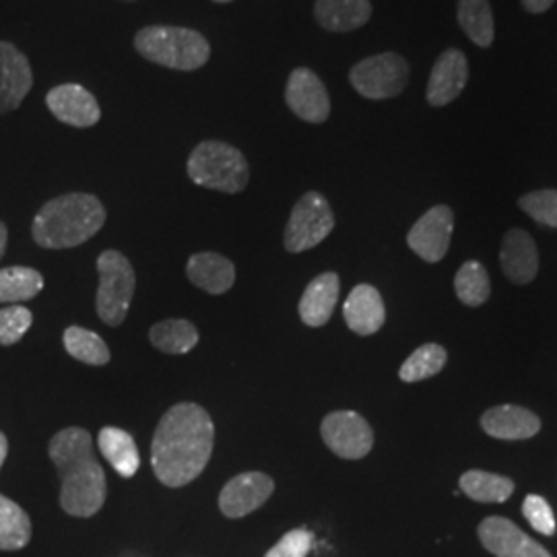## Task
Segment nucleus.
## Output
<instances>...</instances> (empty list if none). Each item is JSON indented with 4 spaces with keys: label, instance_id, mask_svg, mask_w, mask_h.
Wrapping results in <instances>:
<instances>
[{
    "label": "nucleus",
    "instance_id": "4468645a",
    "mask_svg": "<svg viewBox=\"0 0 557 557\" xmlns=\"http://www.w3.org/2000/svg\"><path fill=\"white\" fill-rule=\"evenodd\" d=\"M469 83V62L462 50L448 48L432 66L425 100L434 108L448 106L457 100Z\"/></svg>",
    "mask_w": 557,
    "mask_h": 557
},
{
    "label": "nucleus",
    "instance_id": "2eb2a0df",
    "mask_svg": "<svg viewBox=\"0 0 557 557\" xmlns=\"http://www.w3.org/2000/svg\"><path fill=\"white\" fill-rule=\"evenodd\" d=\"M34 87L29 60L17 46L0 41V114L17 110Z\"/></svg>",
    "mask_w": 557,
    "mask_h": 557
},
{
    "label": "nucleus",
    "instance_id": "c85d7f7f",
    "mask_svg": "<svg viewBox=\"0 0 557 557\" xmlns=\"http://www.w3.org/2000/svg\"><path fill=\"white\" fill-rule=\"evenodd\" d=\"M446 349L436 343H425L418 347L409 358L405 359V363L398 370V379L403 382H421V380L432 379L440 374L446 366Z\"/></svg>",
    "mask_w": 557,
    "mask_h": 557
},
{
    "label": "nucleus",
    "instance_id": "cd10ccee",
    "mask_svg": "<svg viewBox=\"0 0 557 557\" xmlns=\"http://www.w3.org/2000/svg\"><path fill=\"white\" fill-rule=\"evenodd\" d=\"M44 289V277L29 267H9L0 271V304H17L36 298Z\"/></svg>",
    "mask_w": 557,
    "mask_h": 557
},
{
    "label": "nucleus",
    "instance_id": "39448f33",
    "mask_svg": "<svg viewBox=\"0 0 557 557\" xmlns=\"http://www.w3.org/2000/svg\"><path fill=\"white\" fill-rule=\"evenodd\" d=\"M186 170L197 186L225 195H238L250 180V168L244 153L223 140H205L197 145Z\"/></svg>",
    "mask_w": 557,
    "mask_h": 557
},
{
    "label": "nucleus",
    "instance_id": "72a5a7b5",
    "mask_svg": "<svg viewBox=\"0 0 557 557\" xmlns=\"http://www.w3.org/2000/svg\"><path fill=\"white\" fill-rule=\"evenodd\" d=\"M522 515L541 535L552 537L556 533V517H554V510L547 504V499L535 496V494L527 496L522 502Z\"/></svg>",
    "mask_w": 557,
    "mask_h": 557
},
{
    "label": "nucleus",
    "instance_id": "c756f323",
    "mask_svg": "<svg viewBox=\"0 0 557 557\" xmlns=\"http://www.w3.org/2000/svg\"><path fill=\"white\" fill-rule=\"evenodd\" d=\"M455 292L465 306H471V308L483 306L492 294L490 275H487L485 267L478 260H467L458 269L457 277H455Z\"/></svg>",
    "mask_w": 557,
    "mask_h": 557
},
{
    "label": "nucleus",
    "instance_id": "4c0bfd02",
    "mask_svg": "<svg viewBox=\"0 0 557 557\" xmlns=\"http://www.w3.org/2000/svg\"><path fill=\"white\" fill-rule=\"evenodd\" d=\"M7 242H9V232H7V225L0 221V259L4 257V250H7Z\"/></svg>",
    "mask_w": 557,
    "mask_h": 557
},
{
    "label": "nucleus",
    "instance_id": "f257e3e1",
    "mask_svg": "<svg viewBox=\"0 0 557 557\" xmlns=\"http://www.w3.org/2000/svg\"><path fill=\"white\" fill-rule=\"evenodd\" d=\"M215 442L211 416L195 403L174 405L156 430L151 467L163 485L184 487L205 471Z\"/></svg>",
    "mask_w": 557,
    "mask_h": 557
},
{
    "label": "nucleus",
    "instance_id": "6e6552de",
    "mask_svg": "<svg viewBox=\"0 0 557 557\" xmlns=\"http://www.w3.org/2000/svg\"><path fill=\"white\" fill-rule=\"evenodd\" d=\"M335 230V215L320 193H306L296 202L287 227H285V248L294 255L312 250L320 242L329 238Z\"/></svg>",
    "mask_w": 557,
    "mask_h": 557
},
{
    "label": "nucleus",
    "instance_id": "f3484780",
    "mask_svg": "<svg viewBox=\"0 0 557 557\" xmlns=\"http://www.w3.org/2000/svg\"><path fill=\"white\" fill-rule=\"evenodd\" d=\"M481 428L498 440H529L541 432V419L518 405H499L481 416Z\"/></svg>",
    "mask_w": 557,
    "mask_h": 557
},
{
    "label": "nucleus",
    "instance_id": "ddd939ff",
    "mask_svg": "<svg viewBox=\"0 0 557 557\" xmlns=\"http://www.w3.org/2000/svg\"><path fill=\"white\" fill-rule=\"evenodd\" d=\"M275 492V481L259 473H242L225 483L221 490L220 508L227 518H244L259 510L267 499Z\"/></svg>",
    "mask_w": 557,
    "mask_h": 557
},
{
    "label": "nucleus",
    "instance_id": "a878e982",
    "mask_svg": "<svg viewBox=\"0 0 557 557\" xmlns=\"http://www.w3.org/2000/svg\"><path fill=\"white\" fill-rule=\"evenodd\" d=\"M149 338H151L153 347H158L163 354L184 356L197 347L199 331L188 320H163L149 331Z\"/></svg>",
    "mask_w": 557,
    "mask_h": 557
},
{
    "label": "nucleus",
    "instance_id": "58836bf2",
    "mask_svg": "<svg viewBox=\"0 0 557 557\" xmlns=\"http://www.w3.org/2000/svg\"><path fill=\"white\" fill-rule=\"evenodd\" d=\"M9 455V442L4 438V434L0 432V467L4 465V458Z\"/></svg>",
    "mask_w": 557,
    "mask_h": 557
},
{
    "label": "nucleus",
    "instance_id": "f8f14e48",
    "mask_svg": "<svg viewBox=\"0 0 557 557\" xmlns=\"http://www.w3.org/2000/svg\"><path fill=\"white\" fill-rule=\"evenodd\" d=\"M46 106L54 119L75 126L91 128L101 119V108L96 96L79 83H64L48 91Z\"/></svg>",
    "mask_w": 557,
    "mask_h": 557
},
{
    "label": "nucleus",
    "instance_id": "a211bd4d",
    "mask_svg": "<svg viewBox=\"0 0 557 557\" xmlns=\"http://www.w3.org/2000/svg\"><path fill=\"white\" fill-rule=\"evenodd\" d=\"M343 317L356 335L368 337L379 333L386 320V308L379 289L366 283L358 285L345 299Z\"/></svg>",
    "mask_w": 557,
    "mask_h": 557
},
{
    "label": "nucleus",
    "instance_id": "412c9836",
    "mask_svg": "<svg viewBox=\"0 0 557 557\" xmlns=\"http://www.w3.org/2000/svg\"><path fill=\"white\" fill-rule=\"evenodd\" d=\"M186 275L202 292L221 296L234 287L236 267L232 260L218 252H199L188 260Z\"/></svg>",
    "mask_w": 557,
    "mask_h": 557
},
{
    "label": "nucleus",
    "instance_id": "1a4fd4ad",
    "mask_svg": "<svg viewBox=\"0 0 557 557\" xmlns=\"http://www.w3.org/2000/svg\"><path fill=\"white\" fill-rule=\"evenodd\" d=\"M320 436L324 444L341 458L358 460L374 446V432L370 423L356 411H333L322 419Z\"/></svg>",
    "mask_w": 557,
    "mask_h": 557
},
{
    "label": "nucleus",
    "instance_id": "9d476101",
    "mask_svg": "<svg viewBox=\"0 0 557 557\" xmlns=\"http://www.w3.org/2000/svg\"><path fill=\"white\" fill-rule=\"evenodd\" d=\"M455 232V213L446 205H436L423 213L407 234L409 248L425 262H440L450 248Z\"/></svg>",
    "mask_w": 557,
    "mask_h": 557
},
{
    "label": "nucleus",
    "instance_id": "7c9ffc66",
    "mask_svg": "<svg viewBox=\"0 0 557 557\" xmlns=\"http://www.w3.org/2000/svg\"><path fill=\"white\" fill-rule=\"evenodd\" d=\"M64 347L69 356L79 359L87 366H106L110 361V349L103 343V338L98 333L81 326H69L64 331Z\"/></svg>",
    "mask_w": 557,
    "mask_h": 557
},
{
    "label": "nucleus",
    "instance_id": "bb28decb",
    "mask_svg": "<svg viewBox=\"0 0 557 557\" xmlns=\"http://www.w3.org/2000/svg\"><path fill=\"white\" fill-rule=\"evenodd\" d=\"M32 539V520L13 499L0 494V549L17 552Z\"/></svg>",
    "mask_w": 557,
    "mask_h": 557
},
{
    "label": "nucleus",
    "instance_id": "2f4dec72",
    "mask_svg": "<svg viewBox=\"0 0 557 557\" xmlns=\"http://www.w3.org/2000/svg\"><path fill=\"white\" fill-rule=\"evenodd\" d=\"M518 207L545 227L557 230V190H533L518 199Z\"/></svg>",
    "mask_w": 557,
    "mask_h": 557
},
{
    "label": "nucleus",
    "instance_id": "7ed1b4c3",
    "mask_svg": "<svg viewBox=\"0 0 557 557\" xmlns=\"http://www.w3.org/2000/svg\"><path fill=\"white\" fill-rule=\"evenodd\" d=\"M106 223L101 200L85 193H71L48 200L36 215L32 236L48 250H64L94 238Z\"/></svg>",
    "mask_w": 557,
    "mask_h": 557
},
{
    "label": "nucleus",
    "instance_id": "0eeeda50",
    "mask_svg": "<svg viewBox=\"0 0 557 557\" xmlns=\"http://www.w3.org/2000/svg\"><path fill=\"white\" fill-rule=\"evenodd\" d=\"M349 83L366 100H391L409 83V62L397 52H382L359 60L349 71Z\"/></svg>",
    "mask_w": 557,
    "mask_h": 557
},
{
    "label": "nucleus",
    "instance_id": "f03ea898",
    "mask_svg": "<svg viewBox=\"0 0 557 557\" xmlns=\"http://www.w3.org/2000/svg\"><path fill=\"white\" fill-rule=\"evenodd\" d=\"M48 453L62 479V510L77 518L98 515L106 502V473L94 453L91 434L83 428H66L50 440Z\"/></svg>",
    "mask_w": 557,
    "mask_h": 557
},
{
    "label": "nucleus",
    "instance_id": "dca6fc26",
    "mask_svg": "<svg viewBox=\"0 0 557 557\" xmlns=\"http://www.w3.org/2000/svg\"><path fill=\"white\" fill-rule=\"evenodd\" d=\"M499 264L504 275L517 285H529L539 273V250L535 239L524 230H510L502 239Z\"/></svg>",
    "mask_w": 557,
    "mask_h": 557
},
{
    "label": "nucleus",
    "instance_id": "9b49d317",
    "mask_svg": "<svg viewBox=\"0 0 557 557\" xmlns=\"http://www.w3.org/2000/svg\"><path fill=\"white\" fill-rule=\"evenodd\" d=\"M285 101L298 119L310 124H322L331 116L329 91L319 75L308 66L292 71L285 87Z\"/></svg>",
    "mask_w": 557,
    "mask_h": 557
},
{
    "label": "nucleus",
    "instance_id": "e433bc0d",
    "mask_svg": "<svg viewBox=\"0 0 557 557\" xmlns=\"http://www.w3.org/2000/svg\"><path fill=\"white\" fill-rule=\"evenodd\" d=\"M520 2H522L524 11H529L531 15H541L556 4V0H520Z\"/></svg>",
    "mask_w": 557,
    "mask_h": 557
},
{
    "label": "nucleus",
    "instance_id": "aec40b11",
    "mask_svg": "<svg viewBox=\"0 0 557 557\" xmlns=\"http://www.w3.org/2000/svg\"><path fill=\"white\" fill-rule=\"evenodd\" d=\"M370 0H317L314 17L322 29L333 34H347L363 27L372 20Z\"/></svg>",
    "mask_w": 557,
    "mask_h": 557
},
{
    "label": "nucleus",
    "instance_id": "20e7f679",
    "mask_svg": "<svg viewBox=\"0 0 557 557\" xmlns=\"http://www.w3.org/2000/svg\"><path fill=\"white\" fill-rule=\"evenodd\" d=\"M135 48L143 59L174 71H199L211 59V44L200 32L174 25L143 27Z\"/></svg>",
    "mask_w": 557,
    "mask_h": 557
},
{
    "label": "nucleus",
    "instance_id": "c9c22d12",
    "mask_svg": "<svg viewBox=\"0 0 557 557\" xmlns=\"http://www.w3.org/2000/svg\"><path fill=\"white\" fill-rule=\"evenodd\" d=\"M515 557H554L543 545H539L535 539H527V543L520 547Z\"/></svg>",
    "mask_w": 557,
    "mask_h": 557
},
{
    "label": "nucleus",
    "instance_id": "393cba45",
    "mask_svg": "<svg viewBox=\"0 0 557 557\" xmlns=\"http://www.w3.org/2000/svg\"><path fill=\"white\" fill-rule=\"evenodd\" d=\"M460 492L467 498L481 504H502L515 494V481L487 471H467L458 481Z\"/></svg>",
    "mask_w": 557,
    "mask_h": 557
},
{
    "label": "nucleus",
    "instance_id": "ea45409f",
    "mask_svg": "<svg viewBox=\"0 0 557 557\" xmlns=\"http://www.w3.org/2000/svg\"><path fill=\"white\" fill-rule=\"evenodd\" d=\"M215 2H232V0H215Z\"/></svg>",
    "mask_w": 557,
    "mask_h": 557
},
{
    "label": "nucleus",
    "instance_id": "5701e85b",
    "mask_svg": "<svg viewBox=\"0 0 557 557\" xmlns=\"http://www.w3.org/2000/svg\"><path fill=\"white\" fill-rule=\"evenodd\" d=\"M481 545L496 557H515L529 535L512 520L502 517L485 518L478 529Z\"/></svg>",
    "mask_w": 557,
    "mask_h": 557
},
{
    "label": "nucleus",
    "instance_id": "423d86ee",
    "mask_svg": "<svg viewBox=\"0 0 557 557\" xmlns=\"http://www.w3.org/2000/svg\"><path fill=\"white\" fill-rule=\"evenodd\" d=\"M100 287H98V314L108 326H119L128 314L135 296V269L131 260L119 250H106L98 259Z\"/></svg>",
    "mask_w": 557,
    "mask_h": 557
},
{
    "label": "nucleus",
    "instance_id": "6ab92c4d",
    "mask_svg": "<svg viewBox=\"0 0 557 557\" xmlns=\"http://www.w3.org/2000/svg\"><path fill=\"white\" fill-rule=\"evenodd\" d=\"M338 292H341V281L337 273H322L319 277L312 278L299 299L301 322L314 329L324 326L335 312Z\"/></svg>",
    "mask_w": 557,
    "mask_h": 557
},
{
    "label": "nucleus",
    "instance_id": "b1692460",
    "mask_svg": "<svg viewBox=\"0 0 557 557\" xmlns=\"http://www.w3.org/2000/svg\"><path fill=\"white\" fill-rule=\"evenodd\" d=\"M457 20L465 36L479 48H490L496 40L490 0H458Z\"/></svg>",
    "mask_w": 557,
    "mask_h": 557
},
{
    "label": "nucleus",
    "instance_id": "f704fd0d",
    "mask_svg": "<svg viewBox=\"0 0 557 557\" xmlns=\"http://www.w3.org/2000/svg\"><path fill=\"white\" fill-rule=\"evenodd\" d=\"M314 545V533L308 529H294L278 539L264 557H308Z\"/></svg>",
    "mask_w": 557,
    "mask_h": 557
},
{
    "label": "nucleus",
    "instance_id": "4be33fe9",
    "mask_svg": "<svg viewBox=\"0 0 557 557\" xmlns=\"http://www.w3.org/2000/svg\"><path fill=\"white\" fill-rule=\"evenodd\" d=\"M98 446L119 475L126 479L137 475L140 467L139 450L128 432L120 428H103L98 436Z\"/></svg>",
    "mask_w": 557,
    "mask_h": 557
},
{
    "label": "nucleus",
    "instance_id": "473e14b6",
    "mask_svg": "<svg viewBox=\"0 0 557 557\" xmlns=\"http://www.w3.org/2000/svg\"><path fill=\"white\" fill-rule=\"evenodd\" d=\"M34 322L32 310L25 306H9L0 310V345H15Z\"/></svg>",
    "mask_w": 557,
    "mask_h": 557
}]
</instances>
